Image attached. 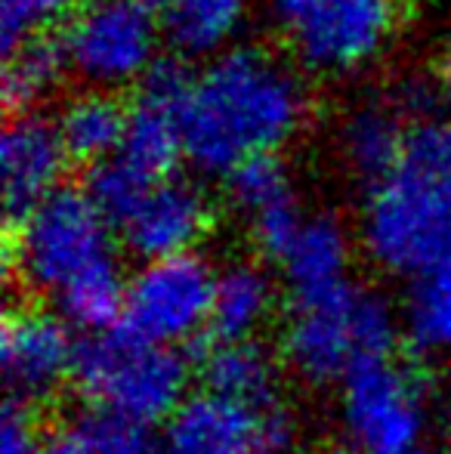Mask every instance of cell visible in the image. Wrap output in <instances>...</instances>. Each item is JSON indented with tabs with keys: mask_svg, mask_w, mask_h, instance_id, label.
<instances>
[{
	"mask_svg": "<svg viewBox=\"0 0 451 454\" xmlns=\"http://www.w3.org/2000/svg\"><path fill=\"white\" fill-rule=\"evenodd\" d=\"M303 114L307 93L284 62L266 50H229L198 74L183 112L186 161L229 176L247 158L272 155Z\"/></svg>",
	"mask_w": 451,
	"mask_h": 454,
	"instance_id": "cell-1",
	"label": "cell"
},
{
	"mask_svg": "<svg viewBox=\"0 0 451 454\" xmlns=\"http://www.w3.org/2000/svg\"><path fill=\"white\" fill-rule=\"evenodd\" d=\"M6 270L25 291L62 306L74 294L121 278L114 229L103 220L84 189L62 185L41 201L6 241Z\"/></svg>",
	"mask_w": 451,
	"mask_h": 454,
	"instance_id": "cell-2",
	"label": "cell"
},
{
	"mask_svg": "<svg viewBox=\"0 0 451 454\" xmlns=\"http://www.w3.org/2000/svg\"><path fill=\"white\" fill-rule=\"evenodd\" d=\"M402 316L377 291L349 285L313 300H294L282 334L284 362L309 383H343L359 364L393 359Z\"/></svg>",
	"mask_w": 451,
	"mask_h": 454,
	"instance_id": "cell-3",
	"label": "cell"
},
{
	"mask_svg": "<svg viewBox=\"0 0 451 454\" xmlns=\"http://www.w3.org/2000/svg\"><path fill=\"white\" fill-rule=\"evenodd\" d=\"M189 362L180 349H167L114 328L81 340L74 387L90 408L112 411L133 424H167L189 399Z\"/></svg>",
	"mask_w": 451,
	"mask_h": 454,
	"instance_id": "cell-4",
	"label": "cell"
},
{
	"mask_svg": "<svg viewBox=\"0 0 451 454\" xmlns=\"http://www.w3.org/2000/svg\"><path fill=\"white\" fill-rule=\"evenodd\" d=\"M362 245L374 266L408 281L433 270L451 257V195L396 168L368 195Z\"/></svg>",
	"mask_w": 451,
	"mask_h": 454,
	"instance_id": "cell-5",
	"label": "cell"
},
{
	"mask_svg": "<svg viewBox=\"0 0 451 454\" xmlns=\"http://www.w3.org/2000/svg\"><path fill=\"white\" fill-rule=\"evenodd\" d=\"M338 418L353 454L417 451L430 427V393L408 364L368 362L340 383Z\"/></svg>",
	"mask_w": 451,
	"mask_h": 454,
	"instance_id": "cell-6",
	"label": "cell"
},
{
	"mask_svg": "<svg viewBox=\"0 0 451 454\" xmlns=\"http://www.w3.org/2000/svg\"><path fill=\"white\" fill-rule=\"evenodd\" d=\"M214 285L217 272L198 254L149 260L127 275L121 328L183 353L201 334H211Z\"/></svg>",
	"mask_w": 451,
	"mask_h": 454,
	"instance_id": "cell-7",
	"label": "cell"
},
{
	"mask_svg": "<svg viewBox=\"0 0 451 454\" xmlns=\"http://www.w3.org/2000/svg\"><path fill=\"white\" fill-rule=\"evenodd\" d=\"M297 53L322 72L371 59L396 28V0H272Z\"/></svg>",
	"mask_w": 451,
	"mask_h": 454,
	"instance_id": "cell-8",
	"label": "cell"
},
{
	"mask_svg": "<svg viewBox=\"0 0 451 454\" xmlns=\"http://www.w3.org/2000/svg\"><path fill=\"white\" fill-rule=\"evenodd\" d=\"M155 22L130 0H93L62 28L68 68L99 90L143 78L155 56Z\"/></svg>",
	"mask_w": 451,
	"mask_h": 454,
	"instance_id": "cell-9",
	"label": "cell"
},
{
	"mask_svg": "<svg viewBox=\"0 0 451 454\" xmlns=\"http://www.w3.org/2000/svg\"><path fill=\"white\" fill-rule=\"evenodd\" d=\"M294 420L282 405H245L217 393H192L164 424L167 454H284Z\"/></svg>",
	"mask_w": 451,
	"mask_h": 454,
	"instance_id": "cell-10",
	"label": "cell"
},
{
	"mask_svg": "<svg viewBox=\"0 0 451 454\" xmlns=\"http://www.w3.org/2000/svg\"><path fill=\"white\" fill-rule=\"evenodd\" d=\"M81 340L56 309L19 306L0 328V364L12 402L35 405L74 380Z\"/></svg>",
	"mask_w": 451,
	"mask_h": 454,
	"instance_id": "cell-11",
	"label": "cell"
},
{
	"mask_svg": "<svg viewBox=\"0 0 451 454\" xmlns=\"http://www.w3.org/2000/svg\"><path fill=\"white\" fill-rule=\"evenodd\" d=\"M68 152L53 121L35 112L6 114L0 137V176H4V207L10 226L22 223L41 201L62 189Z\"/></svg>",
	"mask_w": 451,
	"mask_h": 454,
	"instance_id": "cell-12",
	"label": "cell"
},
{
	"mask_svg": "<svg viewBox=\"0 0 451 454\" xmlns=\"http://www.w3.org/2000/svg\"><path fill=\"white\" fill-rule=\"evenodd\" d=\"M211 226V204L205 192L183 176L158 180L136 207V214L118 229V239L143 263L195 254V245Z\"/></svg>",
	"mask_w": 451,
	"mask_h": 454,
	"instance_id": "cell-13",
	"label": "cell"
},
{
	"mask_svg": "<svg viewBox=\"0 0 451 454\" xmlns=\"http://www.w3.org/2000/svg\"><path fill=\"white\" fill-rule=\"evenodd\" d=\"M183 112L186 106L180 102L136 90L133 102L127 106V130L118 155L155 183L174 176L180 158H186Z\"/></svg>",
	"mask_w": 451,
	"mask_h": 454,
	"instance_id": "cell-14",
	"label": "cell"
},
{
	"mask_svg": "<svg viewBox=\"0 0 451 454\" xmlns=\"http://www.w3.org/2000/svg\"><path fill=\"white\" fill-rule=\"evenodd\" d=\"M353 247L334 216H313L278 263L294 300H313L349 285Z\"/></svg>",
	"mask_w": 451,
	"mask_h": 454,
	"instance_id": "cell-15",
	"label": "cell"
},
{
	"mask_svg": "<svg viewBox=\"0 0 451 454\" xmlns=\"http://www.w3.org/2000/svg\"><path fill=\"white\" fill-rule=\"evenodd\" d=\"M276 306L272 278L260 266L232 263L217 272L211 303V337L220 343L257 340Z\"/></svg>",
	"mask_w": 451,
	"mask_h": 454,
	"instance_id": "cell-16",
	"label": "cell"
},
{
	"mask_svg": "<svg viewBox=\"0 0 451 454\" xmlns=\"http://www.w3.org/2000/svg\"><path fill=\"white\" fill-rule=\"evenodd\" d=\"M201 389L245 405H272L276 402L278 364L269 349L257 340H214L198 364Z\"/></svg>",
	"mask_w": 451,
	"mask_h": 454,
	"instance_id": "cell-17",
	"label": "cell"
},
{
	"mask_svg": "<svg viewBox=\"0 0 451 454\" xmlns=\"http://www.w3.org/2000/svg\"><path fill=\"white\" fill-rule=\"evenodd\" d=\"M405 127L393 102H365L349 114L343 127V152L368 189H377L396 174L405 149Z\"/></svg>",
	"mask_w": 451,
	"mask_h": 454,
	"instance_id": "cell-18",
	"label": "cell"
},
{
	"mask_svg": "<svg viewBox=\"0 0 451 454\" xmlns=\"http://www.w3.org/2000/svg\"><path fill=\"white\" fill-rule=\"evenodd\" d=\"M399 316L411 353L421 359L451 356V257L408 281Z\"/></svg>",
	"mask_w": 451,
	"mask_h": 454,
	"instance_id": "cell-19",
	"label": "cell"
},
{
	"mask_svg": "<svg viewBox=\"0 0 451 454\" xmlns=\"http://www.w3.org/2000/svg\"><path fill=\"white\" fill-rule=\"evenodd\" d=\"M56 130H59L68 158L93 168L121 152L127 130V106L105 90L74 96L59 112Z\"/></svg>",
	"mask_w": 451,
	"mask_h": 454,
	"instance_id": "cell-20",
	"label": "cell"
},
{
	"mask_svg": "<svg viewBox=\"0 0 451 454\" xmlns=\"http://www.w3.org/2000/svg\"><path fill=\"white\" fill-rule=\"evenodd\" d=\"M247 0H174L161 16L170 50L183 59L211 56L235 35Z\"/></svg>",
	"mask_w": 451,
	"mask_h": 454,
	"instance_id": "cell-21",
	"label": "cell"
},
{
	"mask_svg": "<svg viewBox=\"0 0 451 454\" xmlns=\"http://www.w3.org/2000/svg\"><path fill=\"white\" fill-rule=\"evenodd\" d=\"M41 454H152V427L87 408L50 430Z\"/></svg>",
	"mask_w": 451,
	"mask_h": 454,
	"instance_id": "cell-22",
	"label": "cell"
},
{
	"mask_svg": "<svg viewBox=\"0 0 451 454\" xmlns=\"http://www.w3.org/2000/svg\"><path fill=\"white\" fill-rule=\"evenodd\" d=\"M4 108L6 114H25L37 106L68 72V53L62 31L22 43L4 56Z\"/></svg>",
	"mask_w": 451,
	"mask_h": 454,
	"instance_id": "cell-23",
	"label": "cell"
},
{
	"mask_svg": "<svg viewBox=\"0 0 451 454\" xmlns=\"http://www.w3.org/2000/svg\"><path fill=\"white\" fill-rule=\"evenodd\" d=\"M155 180H149L145 174H139L133 164H127L121 155L105 158V161L93 164L87 170V180L81 189L87 192V198L93 201V207L103 214V220L109 223L118 235V229L136 214V207L143 204V198L149 195V189Z\"/></svg>",
	"mask_w": 451,
	"mask_h": 454,
	"instance_id": "cell-24",
	"label": "cell"
},
{
	"mask_svg": "<svg viewBox=\"0 0 451 454\" xmlns=\"http://www.w3.org/2000/svg\"><path fill=\"white\" fill-rule=\"evenodd\" d=\"M226 180H229V195H232V201L238 204V210H245L251 220L294 198L288 174H284L282 161H278L276 155L247 158V161H241Z\"/></svg>",
	"mask_w": 451,
	"mask_h": 454,
	"instance_id": "cell-25",
	"label": "cell"
},
{
	"mask_svg": "<svg viewBox=\"0 0 451 454\" xmlns=\"http://www.w3.org/2000/svg\"><path fill=\"white\" fill-rule=\"evenodd\" d=\"M399 170L439 185L451 195V121L427 118L405 133V149Z\"/></svg>",
	"mask_w": 451,
	"mask_h": 454,
	"instance_id": "cell-26",
	"label": "cell"
},
{
	"mask_svg": "<svg viewBox=\"0 0 451 454\" xmlns=\"http://www.w3.org/2000/svg\"><path fill=\"white\" fill-rule=\"evenodd\" d=\"M78 16V0H0V41L4 56Z\"/></svg>",
	"mask_w": 451,
	"mask_h": 454,
	"instance_id": "cell-27",
	"label": "cell"
},
{
	"mask_svg": "<svg viewBox=\"0 0 451 454\" xmlns=\"http://www.w3.org/2000/svg\"><path fill=\"white\" fill-rule=\"evenodd\" d=\"M303 226H307V216L300 214L294 198L251 220L253 239H257L260 251H263L266 257H276V260H282L284 254H288V247L297 241V235L303 232Z\"/></svg>",
	"mask_w": 451,
	"mask_h": 454,
	"instance_id": "cell-28",
	"label": "cell"
},
{
	"mask_svg": "<svg viewBox=\"0 0 451 454\" xmlns=\"http://www.w3.org/2000/svg\"><path fill=\"white\" fill-rule=\"evenodd\" d=\"M43 436L47 433H41L35 414H31V405L10 402L4 408V418H0V454H41Z\"/></svg>",
	"mask_w": 451,
	"mask_h": 454,
	"instance_id": "cell-29",
	"label": "cell"
},
{
	"mask_svg": "<svg viewBox=\"0 0 451 454\" xmlns=\"http://www.w3.org/2000/svg\"><path fill=\"white\" fill-rule=\"evenodd\" d=\"M130 4H136L139 10H145L149 16H155V12H161V16H164V12L174 6V0H130Z\"/></svg>",
	"mask_w": 451,
	"mask_h": 454,
	"instance_id": "cell-30",
	"label": "cell"
},
{
	"mask_svg": "<svg viewBox=\"0 0 451 454\" xmlns=\"http://www.w3.org/2000/svg\"><path fill=\"white\" fill-rule=\"evenodd\" d=\"M442 81H446V93L451 99V41H448V50H446V68H442Z\"/></svg>",
	"mask_w": 451,
	"mask_h": 454,
	"instance_id": "cell-31",
	"label": "cell"
},
{
	"mask_svg": "<svg viewBox=\"0 0 451 454\" xmlns=\"http://www.w3.org/2000/svg\"><path fill=\"white\" fill-rule=\"evenodd\" d=\"M405 454H424V449H417V451H405Z\"/></svg>",
	"mask_w": 451,
	"mask_h": 454,
	"instance_id": "cell-32",
	"label": "cell"
}]
</instances>
